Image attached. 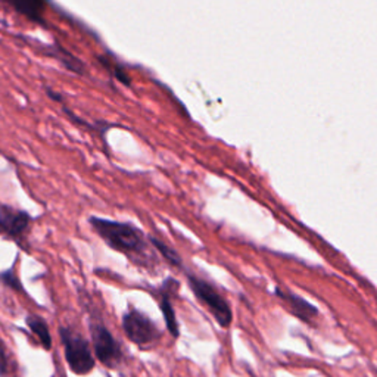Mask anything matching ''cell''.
<instances>
[{
    "label": "cell",
    "mask_w": 377,
    "mask_h": 377,
    "mask_svg": "<svg viewBox=\"0 0 377 377\" xmlns=\"http://www.w3.org/2000/svg\"><path fill=\"white\" fill-rule=\"evenodd\" d=\"M92 340L94 355L106 367H116L123 357L118 342L104 324L92 326Z\"/></svg>",
    "instance_id": "obj_6"
},
{
    "label": "cell",
    "mask_w": 377,
    "mask_h": 377,
    "mask_svg": "<svg viewBox=\"0 0 377 377\" xmlns=\"http://www.w3.org/2000/svg\"><path fill=\"white\" fill-rule=\"evenodd\" d=\"M8 370V359L5 354V347L2 340H0V374H5Z\"/></svg>",
    "instance_id": "obj_15"
},
{
    "label": "cell",
    "mask_w": 377,
    "mask_h": 377,
    "mask_svg": "<svg viewBox=\"0 0 377 377\" xmlns=\"http://www.w3.org/2000/svg\"><path fill=\"white\" fill-rule=\"evenodd\" d=\"M99 61L104 63V67L109 71V74L116 80H118L121 85H125L127 87L131 86V80L128 78V74L120 67V63L113 62L109 56H99Z\"/></svg>",
    "instance_id": "obj_13"
},
{
    "label": "cell",
    "mask_w": 377,
    "mask_h": 377,
    "mask_svg": "<svg viewBox=\"0 0 377 377\" xmlns=\"http://www.w3.org/2000/svg\"><path fill=\"white\" fill-rule=\"evenodd\" d=\"M31 221L32 218L27 211L9 205H0V235L21 247L25 242Z\"/></svg>",
    "instance_id": "obj_5"
},
{
    "label": "cell",
    "mask_w": 377,
    "mask_h": 377,
    "mask_svg": "<svg viewBox=\"0 0 377 377\" xmlns=\"http://www.w3.org/2000/svg\"><path fill=\"white\" fill-rule=\"evenodd\" d=\"M149 240L151 243L154 245V247L156 248V251L161 254V257L166 259L168 264H171L173 267H182L183 266V261L182 258H180V255L170 247H167L166 243H163L162 240L154 237V236H149Z\"/></svg>",
    "instance_id": "obj_12"
},
{
    "label": "cell",
    "mask_w": 377,
    "mask_h": 377,
    "mask_svg": "<svg viewBox=\"0 0 377 377\" xmlns=\"http://www.w3.org/2000/svg\"><path fill=\"white\" fill-rule=\"evenodd\" d=\"M27 321V326L30 327V330L35 333L39 340H40V345L49 351L52 348V336H51V332H49V327L46 324V321L37 316H28L25 319Z\"/></svg>",
    "instance_id": "obj_10"
},
{
    "label": "cell",
    "mask_w": 377,
    "mask_h": 377,
    "mask_svg": "<svg viewBox=\"0 0 377 377\" xmlns=\"http://www.w3.org/2000/svg\"><path fill=\"white\" fill-rule=\"evenodd\" d=\"M59 336L70 370L78 376L89 374L94 369V358L89 342L81 335L67 329V327H59Z\"/></svg>",
    "instance_id": "obj_2"
},
{
    "label": "cell",
    "mask_w": 377,
    "mask_h": 377,
    "mask_svg": "<svg viewBox=\"0 0 377 377\" xmlns=\"http://www.w3.org/2000/svg\"><path fill=\"white\" fill-rule=\"evenodd\" d=\"M43 49H46V51H49L51 55L54 56L56 61H59L65 68L70 70L71 73L74 74H78V75H86L87 74V70H86V65L85 62L81 61L80 58L74 56L70 51H67V49L62 47L61 44L58 43H54V44H49V46H42Z\"/></svg>",
    "instance_id": "obj_9"
},
{
    "label": "cell",
    "mask_w": 377,
    "mask_h": 377,
    "mask_svg": "<svg viewBox=\"0 0 377 377\" xmlns=\"http://www.w3.org/2000/svg\"><path fill=\"white\" fill-rule=\"evenodd\" d=\"M0 282H2L5 286L16 290V292L25 293V290H24V288L21 285V280L18 278V276L13 273V270H8V271L0 273Z\"/></svg>",
    "instance_id": "obj_14"
},
{
    "label": "cell",
    "mask_w": 377,
    "mask_h": 377,
    "mask_svg": "<svg viewBox=\"0 0 377 377\" xmlns=\"http://www.w3.org/2000/svg\"><path fill=\"white\" fill-rule=\"evenodd\" d=\"M89 224L92 225L94 233L113 251L128 257L146 252V236L139 227L133 224L101 217H90Z\"/></svg>",
    "instance_id": "obj_1"
},
{
    "label": "cell",
    "mask_w": 377,
    "mask_h": 377,
    "mask_svg": "<svg viewBox=\"0 0 377 377\" xmlns=\"http://www.w3.org/2000/svg\"><path fill=\"white\" fill-rule=\"evenodd\" d=\"M0 2L11 6L27 20L39 25H46L44 12L47 9V0H0Z\"/></svg>",
    "instance_id": "obj_7"
},
{
    "label": "cell",
    "mask_w": 377,
    "mask_h": 377,
    "mask_svg": "<svg viewBox=\"0 0 377 377\" xmlns=\"http://www.w3.org/2000/svg\"><path fill=\"white\" fill-rule=\"evenodd\" d=\"M187 283L192 292L194 293V297L198 298L208 309L209 313L214 316L216 321L227 329L228 326L232 324L233 320V313L230 305L227 304V301L221 297V295L212 288L209 283H206L202 278L196 276H187Z\"/></svg>",
    "instance_id": "obj_3"
},
{
    "label": "cell",
    "mask_w": 377,
    "mask_h": 377,
    "mask_svg": "<svg viewBox=\"0 0 377 377\" xmlns=\"http://www.w3.org/2000/svg\"><path fill=\"white\" fill-rule=\"evenodd\" d=\"M159 308L162 311V316H163V321H166V326L168 332L174 336L178 338L180 332H178V323H177V317H175V311L174 307L170 301V293L162 292V297L159 301Z\"/></svg>",
    "instance_id": "obj_11"
},
{
    "label": "cell",
    "mask_w": 377,
    "mask_h": 377,
    "mask_svg": "<svg viewBox=\"0 0 377 377\" xmlns=\"http://www.w3.org/2000/svg\"><path fill=\"white\" fill-rule=\"evenodd\" d=\"M123 329L125 336L142 348L152 345L161 338L156 324L137 309H128L123 316Z\"/></svg>",
    "instance_id": "obj_4"
},
{
    "label": "cell",
    "mask_w": 377,
    "mask_h": 377,
    "mask_svg": "<svg viewBox=\"0 0 377 377\" xmlns=\"http://www.w3.org/2000/svg\"><path fill=\"white\" fill-rule=\"evenodd\" d=\"M277 295H278V298H282L288 304L292 313L298 319H301L302 321L309 323L314 317H317V314H319L317 308H314L309 302H307L305 299L298 297V295H293V293H289V292H285L280 289H277Z\"/></svg>",
    "instance_id": "obj_8"
}]
</instances>
